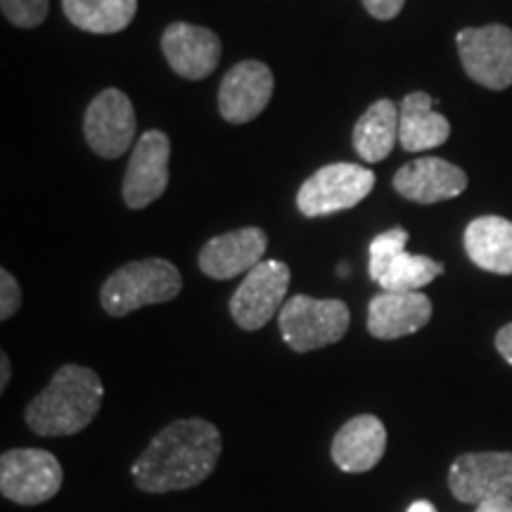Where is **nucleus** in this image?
I'll return each instance as SVG.
<instances>
[{
	"mask_svg": "<svg viewBox=\"0 0 512 512\" xmlns=\"http://www.w3.org/2000/svg\"><path fill=\"white\" fill-rule=\"evenodd\" d=\"M69 22L88 34H117L133 22L138 0H62Z\"/></svg>",
	"mask_w": 512,
	"mask_h": 512,
	"instance_id": "21",
	"label": "nucleus"
},
{
	"mask_svg": "<svg viewBox=\"0 0 512 512\" xmlns=\"http://www.w3.org/2000/svg\"><path fill=\"white\" fill-rule=\"evenodd\" d=\"M290 287V266L283 261L264 259L252 268L230 299V316L242 330H261L275 313H280Z\"/></svg>",
	"mask_w": 512,
	"mask_h": 512,
	"instance_id": "8",
	"label": "nucleus"
},
{
	"mask_svg": "<svg viewBox=\"0 0 512 512\" xmlns=\"http://www.w3.org/2000/svg\"><path fill=\"white\" fill-rule=\"evenodd\" d=\"M448 486L460 503L512 498V451L463 453L453 460Z\"/></svg>",
	"mask_w": 512,
	"mask_h": 512,
	"instance_id": "10",
	"label": "nucleus"
},
{
	"mask_svg": "<svg viewBox=\"0 0 512 512\" xmlns=\"http://www.w3.org/2000/svg\"><path fill=\"white\" fill-rule=\"evenodd\" d=\"M83 138L102 159L124 155L136 138V110L131 98L119 88H105L95 95L83 117Z\"/></svg>",
	"mask_w": 512,
	"mask_h": 512,
	"instance_id": "9",
	"label": "nucleus"
},
{
	"mask_svg": "<svg viewBox=\"0 0 512 512\" xmlns=\"http://www.w3.org/2000/svg\"><path fill=\"white\" fill-rule=\"evenodd\" d=\"M102 387L95 370L86 366H62L48 387L27 406L24 420L38 437H72L86 430L100 413Z\"/></svg>",
	"mask_w": 512,
	"mask_h": 512,
	"instance_id": "2",
	"label": "nucleus"
},
{
	"mask_svg": "<svg viewBox=\"0 0 512 512\" xmlns=\"http://www.w3.org/2000/svg\"><path fill=\"white\" fill-rule=\"evenodd\" d=\"M387 448V430L375 415H356L332 439V460L342 472L361 475L373 470Z\"/></svg>",
	"mask_w": 512,
	"mask_h": 512,
	"instance_id": "17",
	"label": "nucleus"
},
{
	"mask_svg": "<svg viewBox=\"0 0 512 512\" xmlns=\"http://www.w3.org/2000/svg\"><path fill=\"white\" fill-rule=\"evenodd\" d=\"M399 145V107L392 100H377L363 112L354 126V147L358 157L377 164L392 155Z\"/></svg>",
	"mask_w": 512,
	"mask_h": 512,
	"instance_id": "20",
	"label": "nucleus"
},
{
	"mask_svg": "<svg viewBox=\"0 0 512 512\" xmlns=\"http://www.w3.org/2000/svg\"><path fill=\"white\" fill-rule=\"evenodd\" d=\"M441 273H444V266L430 256L401 252L377 275L375 283L382 287V292H420Z\"/></svg>",
	"mask_w": 512,
	"mask_h": 512,
	"instance_id": "22",
	"label": "nucleus"
},
{
	"mask_svg": "<svg viewBox=\"0 0 512 512\" xmlns=\"http://www.w3.org/2000/svg\"><path fill=\"white\" fill-rule=\"evenodd\" d=\"M477 512H512V498H491L479 503Z\"/></svg>",
	"mask_w": 512,
	"mask_h": 512,
	"instance_id": "28",
	"label": "nucleus"
},
{
	"mask_svg": "<svg viewBox=\"0 0 512 512\" xmlns=\"http://www.w3.org/2000/svg\"><path fill=\"white\" fill-rule=\"evenodd\" d=\"M183 290L178 268L166 259H140L121 266L105 280L100 304L110 316L124 318L152 304H166Z\"/></svg>",
	"mask_w": 512,
	"mask_h": 512,
	"instance_id": "3",
	"label": "nucleus"
},
{
	"mask_svg": "<svg viewBox=\"0 0 512 512\" xmlns=\"http://www.w3.org/2000/svg\"><path fill=\"white\" fill-rule=\"evenodd\" d=\"M221 456V434L202 418L176 420L136 458L133 482L145 494H169L202 484L216 470Z\"/></svg>",
	"mask_w": 512,
	"mask_h": 512,
	"instance_id": "1",
	"label": "nucleus"
},
{
	"mask_svg": "<svg viewBox=\"0 0 512 512\" xmlns=\"http://www.w3.org/2000/svg\"><path fill=\"white\" fill-rule=\"evenodd\" d=\"M162 50L169 67L188 81H202L221 60V41L214 31L197 24H169L162 36Z\"/></svg>",
	"mask_w": 512,
	"mask_h": 512,
	"instance_id": "14",
	"label": "nucleus"
},
{
	"mask_svg": "<svg viewBox=\"0 0 512 512\" xmlns=\"http://www.w3.org/2000/svg\"><path fill=\"white\" fill-rule=\"evenodd\" d=\"M406 0H363V8H366L375 19L389 22V19L399 17Z\"/></svg>",
	"mask_w": 512,
	"mask_h": 512,
	"instance_id": "26",
	"label": "nucleus"
},
{
	"mask_svg": "<svg viewBox=\"0 0 512 512\" xmlns=\"http://www.w3.org/2000/svg\"><path fill=\"white\" fill-rule=\"evenodd\" d=\"M394 190L403 200L437 204L463 195L467 190V174L446 159L420 157L396 171Z\"/></svg>",
	"mask_w": 512,
	"mask_h": 512,
	"instance_id": "15",
	"label": "nucleus"
},
{
	"mask_svg": "<svg viewBox=\"0 0 512 512\" xmlns=\"http://www.w3.org/2000/svg\"><path fill=\"white\" fill-rule=\"evenodd\" d=\"M465 252L482 271L512 275V221L479 216L465 228Z\"/></svg>",
	"mask_w": 512,
	"mask_h": 512,
	"instance_id": "19",
	"label": "nucleus"
},
{
	"mask_svg": "<svg viewBox=\"0 0 512 512\" xmlns=\"http://www.w3.org/2000/svg\"><path fill=\"white\" fill-rule=\"evenodd\" d=\"M406 242H408V230H403V228L384 230V233L377 235V238L370 242V249H368L370 278L377 280V275L387 268V264L394 259L396 254L406 252Z\"/></svg>",
	"mask_w": 512,
	"mask_h": 512,
	"instance_id": "23",
	"label": "nucleus"
},
{
	"mask_svg": "<svg viewBox=\"0 0 512 512\" xmlns=\"http://www.w3.org/2000/svg\"><path fill=\"white\" fill-rule=\"evenodd\" d=\"M273 95V72L264 62L245 60L223 76L219 112L228 124H247L266 110Z\"/></svg>",
	"mask_w": 512,
	"mask_h": 512,
	"instance_id": "12",
	"label": "nucleus"
},
{
	"mask_svg": "<svg viewBox=\"0 0 512 512\" xmlns=\"http://www.w3.org/2000/svg\"><path fill=\"white\" fill-rule=\"evenodd\" d=\"M171 140L162 131H147L133 145L128 169L121 183V197L126 207L145 209L166 192L169 185Z\"/></svg>",
	"mask_w": 512,
	"mask_h": 512,
	"instance_id": "11",
	"label": "nucleus"
},
{
	"mask_svg": "<svg viewBox=\"0 0 512 512\" xmlns=\"http://www.w3.org/2000/svg\"><path fill=\"white\" fill-rule=\"evenodd\" d=\"M375 188V174L361 164H328L318 169L297 192V207L306 219L354 209Z\"/></svg>",
	"mask_w": 512,
	"mask_h": 512,
	"instance_id": "5",
	"label": "nucleus"
},
{
	"mask_svg": "<svg viewBox=\"0 0 512 512\" xmlns=\"http://www.w3.org/2000/svg\"><path fill=\"white\" fill-rule=\"evenodd\" d=\"M22 306V287L8 268L0 271V320H10Z\"/></svg>",
	"mask_w": 512,
	"mask_h": 512,
	"instance_id": "25",
	"label": "nucleus"
},
{
	"mask_svg": "<svg viewBox=\"0 0 512 512\" xmlns=\"http://www.w3.org/2000/svg\"><path fill=\"white\" fill-rule=\"evenodd\" d=\"M268 235L261 228H238L216 235L202 247L200 271L214 280H230L247 275L264 261Z\"/></svg>",
	"mask_w": 512,
	"mask_h": 512,
	"instance_id": "13",
	"label": "nucleus"
},
{
	"mask_svg": "<svg viewBox=\"0 0 512 512\" xmlns=\"http://www.w3.org/2000/svg\"><path fill=\"white\" fill-rule=\"evenodd\" d=\"M349 306L339 299H313L297 294L278 313L285 344L297 354L337 344L349 330Z\"/></svg>",
	"mask_w": 512,
	"mask_h": 512,
	"instance_id": "4",
	"label": "nucleus"
},
{
	"mask_svg": "<svg viewBox=\"0 0 512 512\" xmlns=\"http://www.w3.org/2000/svg\"><path fill=\"white\" fill-rule=\"evenodd\" d=\"M432 302L422 292H380L368 304V332L377 339H399L425 328Z\"/></svg>",
	"mask_w": 512,
	"mask_h": 512,
	"instance_id": "16",
	"label": "nucleus"
},
{
	"mask_svg": "<svg viewBox=\"0 0 512 512\" xmlns=\"http://www.w3.org/2000/svg\"><path fill=\"white\" fill-rule=\"evenodd\" d=\"M496 349H498V354H501L505 361L512 366V323H508L505 328L498 330Z\"/></svg>",
	"mask_w": 512,
	"mask_h": 512,
	"instance_id": "27",
	"label": "nucleus"
},
{
	"mask_svg": "<svg viewBox=\"0 0 512 512\" xmlns=\"http://www.w3.org/2000/svg\"><path fill=\"white\" fill-rule=\"evenodd\" d=\"M0 8L8 22L19 29H34L46 22L50 0H0Z\"/></svg>",
	"mask_w": 512,
	"mask_h": 512,
	"instance_id": "24",
	"label": "nucleus"
},
{
	"mask_svg": "<svg viewBox=\"0 0 512 512\" xmlns=\"http://www.w3.org/2000/svg\"><path fill=\"white\" fill-rule=\"evenodd\" d=\"M406 512H437V508L430 501H415Z\"/></svg>",
	"mask_w": 512,
	"mask_h": 512,
	"instance_id": "30",
	"label": "nucleus"
},
{
	"mask_svg": "<svg viewBox=\"0 0 512 512\" xmlns=\"http://www.w3.org/2000/svg\"><path fill=\"white\" fill-rule=\"evenodd\" d=\"M437 100L425 91L408 93L399 105V145L406 152H425L451 138V124L444 114L434 112Z\"/></svg>",
	"mask_w": 512,
	"mask_h": 512,
	"instance_id": "18",
	"label": "nucleus"
},
{
	"mask_svg": "<svg viewBox=\"0 0 512 512\" xmlns=\"http://www.w3.org/2000/svg\"><path fill=\"white\" fill-rule=\"evenodd\" d=\"M62 465L43 448H12L0 456V494L19 505H41L62 489Z\"/></svg>",
	"mask_w": 512,
	"mask_h": 512,
	"instance_id": "6",
	"label": "nucleus"
},
{
	"mask_svg": "<svg viewBox=\"0 0 512 512\" xmlns=\"http://www.w3.org/2000/svg\"><path fill=\"white\" fill-rule=\"evenodd\" d=\"M12 368H10V356L8 354H0V392L8 389Z\"/></svg>",
	"mask_w": 512,
	"mask_h": 512,
	"instance_id": "29",
	"label": "nucleus"
},
{
	"mask_svg": "<svg viewBox=\"0 0 512 512\" xmlns=\"http://www.w3.org/2000/svg\"><path fill=\"white\" fill-rule=\"evenodd\" d=\"M458 55L465 74L489 91L512 86V29L503 24H486L463 29L456 36Z\"/></svg>",
	"mask_w": 512,
	"mask_h": 512,
	"instance_id": "7",
	"label": "nucleus"
}]
</instances>
